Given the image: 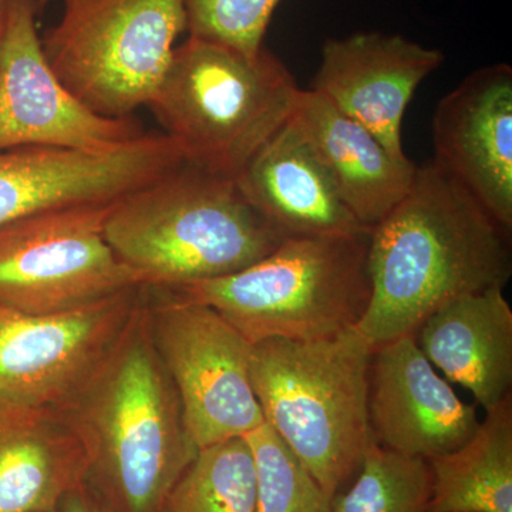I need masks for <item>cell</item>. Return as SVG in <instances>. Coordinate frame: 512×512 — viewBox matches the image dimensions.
Here are the masks:
<instances>
[{
    "mask_svg": "<svg viewBox=\"0 0 512 512\" xmlns=\"http://www.w3.org/2000/svg\"><path fill=\"white\" fill-rule=\"evenodd\" d=\"M510 231L443 168L416 167L412 184L370 229V302L356 329L379 348L416 335L463 296L503 288L512 275Z\"/></svg>",
    "mask_w": 512,
    "mask_h": 512,
    "instance_id": "obj_1",
    "label": "cell"
},
{
    "mask_svg": "<svg viewBox=\"0 0 512 512\" xmlns=\"http://www.w3.org/2000/svg\"><path fill=\"white\" fill-rule=\"evenodd\" d=\"M59 409L86 453V483L111 512L163 511L198 453L141 303L92 376Z\"/></svg>",
    "mask_w": 512,
    "mask_h": 512,
    "instance_id": "obj_2",
    "label": "cell"
},
{
    "mask_svg": "<svg viewBox=\"0 0 512 512\" xmlns=\"http://www.w3.org/2000/svg\"><path fill=\"white\" fill-rule=\"evenodd\" d=\"M104 234L144 286L168 291L237 274L285 239L237 178L188 163L111 205Z\"/></svg>",
    "mask_w": 512,
    "mask_h": 512,
    "instance_id": "obj_3",
    "label": "cell"
},
{
    "mask_svg": "<svg viewBox=\"0 0 512 512\" xmlns=\"http://www.w3.org/2000/svg\"><path fill=\"white\" fill-rule=\"evenodd\" d=\"M373 352L356 328L323 339L252 345L251 380L265 423L329 501L355 478L375 441L369 420Z\"/></svg>",
    "mask_w": 512,
    "mask_h": 512,
    "instance_id": "obj_4",
    "label": "cell"
},
{
    "mask_svg": "<svg viewBox=\"0 0 512 512\" xmlns=\"http://www.w3.org/2000/svg\"><path fill=\"white\" fill-rule=\"evenodd\" d=\"M301 89L269 50L255 56L188 36L148 109L188 164L237 178L291 119Z\"/></svg>",
    "mask_w": 512,
    "mask_h": 512,
    "instance_id": "obj_5",
    "label": "cell"
},
{
    "mask_svg": "<svg viewBox=\"0 0 512 512\" xmlns=\"http://www.w3.org/2000/svg\"><path fill=\"white\" fill-rule=\"evenodd\" d=\"M370 231L286 238L237 274L170 289L215 309L249 343L356 328L370 302Z\"/></svg>",
    "mask_w": 512,
    "mask_h": 512,
    "instance_id": "obj_6",
    "label": "cell"
},
{
    "mask_svg": "<svg viewBox=\"0 0 512 512\" xmlns=\"http://www.w3.org/2000/svg\"><path fill=\"white\" fill-rule=\"evenodd\" d=\"M43 52L87 109L128 119L147 107L187 32L184 0H63Z\"/></svg>",
    "mask_w": 512,
    "mask_h": 512,
    "instance_id": "obj_7",
    "label": "cell"
},
{
    "mask_svg": "<svg viewBox=\"0 0 512 512\" xmlns=\"http://www.w3.org/2000/svg\"><path fill=\"white\" fill-rule=\"evenodd\" d=\"M110 208H64L0 225V308L56 315L147 288L107 242Z\"/></svg>",
    "mask_w": 512,
    "mask_h": 512,
    "instance_id": "obj_8",
    "label": "cell"
},
{
    "mask_svg": "<svg viewBox=\"0 0 512 512\" xmlns=\"http://www.w3.org/2000/svg\"><path fill=\"white\" fill-rule=\"evenodd\" d=\"M151 338L198 450L265 423L251 380L252 343L210 306L174 295L147 306Z\"/></svg>",
    "mask_w": 512,
    "mask_h": 512,
    "instance_id": "obj_9",
    "label": "cell"
},
{
    "mask_svg": "<svg viewBox=\"0 0 512 512\" xmlns=\"http://www.w3.org/2000/svg\"><path fill=\"white\" fill-rule=\"evenodd\" d=\"M37 0H9L0 50V150L55 146L111 153L147 131L134 117L87 109L53 72L37 32Z\"/></svg>",
    "mask_w": 512,
    "mask_h": 512,
    "instance_id": "obj_10",
    "label": "cell"
},
{
    "mask_svg": "<svg viewBox=\"0 0 512 512\" xmlns=\"http://www.w3.org/2000/svg\"><path fill=\"white\" fill-rule=\"evenodd\" d=\"M141 289L56 315L0 308V404L69 402L126 328Z\"/></svg>",
    "mask_w": 512,
    "mask_h": 512,
    "instance_id": "obj_11",
    "label": "cell"
},
{
    "mask_svg": "<svg viewBox=\"0 0 512 512\" xmlns=\"http://www.w3.org/2000/svg\"><path fill=\"white\" fill-rule=\"evenodd\" d=\"M187 163L174 140L146 133L111 153L55 146L0 150V225L39 212L113 205Z\"/></svg>",
    "mask_w": 512,
    "mask_h": 512,
    "instance_id": "obj_12",
    "label": "cell"
},
{
    "mask_svg": "<svg viewBox=\"0 0 512 512\" xmlns=\"http://www.w3.org/2000/svg\"><path fill=\"white\" fill-rule=\"evenodd\" d=\"M439 49L400 35L356 33L326 40L311 90L366 127L400 163L403 119L420 83L443 64Z\"/></svg>",
    "mask_w": 512,
    "mask_h": 512,
    "instance_id": "obj_13",
    "label": "cell"
},
{
    "mask_svg": "<svg viewBox=\"0 0 512 512\" xmlns=\"http://www.w3.org/2000/svg\"><path fill=\"white\" fill-rule=\"evenodd\" d=\"M434 163L512 228V69L481 67L437 104Z\"/></svg>",
    "mask_w": 512,
    "mask_h": 512,
    "instance_id": "obj_14",
    "label": "cell"
},
{
    "mask_svg": "<svg viewBox=\"0 0 512 512\" xmlns=\"http://www.w3.org/2000/svg\"><path fill=\"white\" fill-rule=\"evenodd\" d=\"M369 420L380 446L426 460L463 446L480 424L476 406L461 400L414 335L375 348Z\"/></svg>",
    "mask_w": 512,
    "mask_h": 512,
    "instance_id": "obj_15",
    "label": "cell"
},
{
    "mask_svg": "<svg viewBox=\"0 0 512 512\" xmlns=\"http://www.w3.org/2000/svg\"><path fill=\"white\" fill-rule=\"evenodd\" d=\"M252 205L286 238L370 231L353 217L328 168L289 119L237 177Z\"/></svg>",
    "mask_w": 512,
    "mask_h": 512,
    "instance_id": "obj_16",
    "label": "cell"
},
{
    "mask_svg": "<svg viewBox=\"0 0 512 512\" xmlns=\"http://www.w3.org/2000/svg\"><path fill=\"white\" fill-rule=\"evenodd\" d=\"M414 336L437 372L468 390L485 412L511 396L512 309L503 288L441 306Z\"/></svg>",
    "mask_w": 512,
    "mask_h": 512,
    "instance_id": "obj_17",
    "label": "cell"
},
{
    "mask_svg": "<svg viewBox=\"0 0 512 512\" xmlns=\"http://www.w3.org/2000/svg\"><path fill=\"white\" fill-rule=\"evenodd\" d=\"M291 121L328 168L346 207L372 229L412 184L416 165L400 163L366 127L313 90H301Z\"/></svg>",
    "mask_w": 512,
    "mask_h": 512,
    "instance_id": "obj_18",
    "label": "cell"
},
{
    "mask_svg": "<svg viewBox=\"0 0 512 512\" xmlns=\"http://www.w3.org/2000/svg\"><path fill=\"white\" fill-rule=\"evenodd\" d=\"M86 481V453L62 410L0 404V512H55Z\"/></svg>",
    "mask_w": 512,
    "mask_h": 512,
    "instance_id": "obj_19",
    "label": "cell"
},
{
    "mask_svg": "<svg viewBox=\"0 0 512 512\" xmlns=\"http://www.w3.org/2000/svg\"><path fill=\"white\" fill-rule=\"evenodd\" d=\"M430 512H512V399L485 412L476 433L429 460Z\"/></svg>",
    "mask_w": 512,
    "mask_h": 512,
    "instance_id": "obj_20",
    "label": "cell"
},
{
    "mask_svg": "<svg viewBox=\"0 0 512 512\" xmlns=\"http://www.w3.org/2000/svg\"><path fill=\"white\" fill-rule=\"evenodd\" d=\"M161 512H256L255 461L247 439L198 450Z\"/></svg>",
    "mask_w": 512,
    "mask_h": 512,
    "instance_id": "obj_21",
    "label": "cell"
},
{
    "mask_svg": "<svg viewBox=\"0 0 512 512\" xmlns=\"http://www.w3.org/2000/svg\"><path fill=\"white\" fill-rule=\"evenodd\" d=\"M350 483L332 498L330 512H430L433 474L426 458L373 441Z\"/></svg>",
    "mask_w": 512,
    "mask_h": 512,
    "instance_id": "obj_22",
    "label": "cell"
},
{
    "mask_svg": "<svg viewBox=\"0 0 512 512\" xmlns=\"http://www.w3.org/2000/svg\"><path fill=\"white\" fill-rule=\"evenodd\" d=\"M256 470V512H330L312 474L264 423L245 436Z\"/></svg>",
    "mask_w": 512,
    "mask_h": 512,
    "instance_id": "obj_23",
    "label": "cell"
},
{
    "mask_svg": "<svg viewBox=\"0 0 512 512\" xmlns=\"http://www.w3.org/2000/svg\"><path fill=\"white\" fill-rule=\"evenodd\" d=\"M281 0H184L191 37L255 56Z\"/></svg>",
    "mask_w": 512,
    "mask_h": 512,
    "instance_id": "obj_24",
    "label": "cell"
},
{
    "mask_svg": "<svg viewBox=\"0 0 512 512\" xmlns=\"http://www.w3.org/2000/svg\"><path fill=\"white\" fill-rule=\"evenodd\" d=\"M55 512H111L104 505L103 501L97 497L89 484L84 483L76 490L70 491L66 497L60 501L59 507Z\"/></svg>",
    "mask_w": 512,
    "mask_h": 512,
    "instance_id": "obj_25",
    "label": "cell"
},
{
    "mask_svg": "<svg viewBox=\"0 0 512 512\" xmlns=\"http://www.w3.org/2000/svg\"><path fill=\"white\" fill-rule=\"evenodd\" d=\"M9 0H0V50H2L3 37H5L6 23H8Z\"/></svg>",
    "mask_w": 512,
    "mask_h": 512,
    "instance_id": "obj_26",
    "label": "cell"
},
{
    "mask_svg": "<svg viewBox=\"0 0 512 512\" xmlns=\"http://www.w3.org/2000/svg\"><path fill=\"white\" fill-rule=\"evenodd\" d=\"M37 2H39L40 12H42L46 8L47 3H49V0H37Z\"/></svg>",
    "mask_w": 512,
    "mask_h": 512,
    "instance_id": "obj_27",
    "label": "cell"
}]
</instances>
